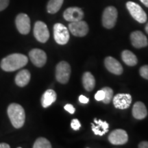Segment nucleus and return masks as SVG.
Masks as SVG:
<instances>
[{
    "label": "nucleus",
    "mask_w": 148,
    "mask_h": 148,
    "mask_svg": "<svg viewBox=\"0 0 148 148\" xmlns=\"http://www.w3.org/2000/svg\"><path fill=\"white\" fill-rule=\"evenodd\" d=\"M140 1L148 8V0H140Z\"/></svg>",
    "instance_id": "obj_33"
},
{
    "label": "nucleus",
    "mask_w": 148,
    "mask_h": 148,
    "mask_svg": "<svg viewBox=\"0 0 148 148\" xmlns=\"http://www.w3.org/2000/svg\"><path fill=\"white\" fill-rule=\"evenodd\" d=\"M147 110L145 105L141 101H137L132 108V115L136 119H143L147 116Z\"/></svg>",
    "instance_id": "obj_17"
},
{
    "label": "nucleus",
    "mask_w": 148,
    "mask_h": 148,
    "mask_svg": "<svg viewBox=\"0 0 148 148\" xmlns=\"http://www.w3.org/2000/svg\"><path fill=\"white\" fill-rule=\"evenodd\" d=\"M132 45L136 48L145 47L148 45L147 37L140 31H134L130 35Z\"/></svg>",
    "instance_id": "obj_15"
},
{
    "label": "nucleus",
    "mask_w": 148,
    "mask_h": 148,
    "mask_svg": "<svg viewBox=\"0 0 148 148\" xmlns=\"http://www.w3.org/2000/svg\"><path fill=\"white\" fill-rule=\"evenodd\" d=\"M10 0H0V11L5 10L8 7Z\"/></svg>",
    "instance_id": "obj_28"
},
{
    "label": "nucleus",
    "mask_w": 148,
    "mask_h": 148,
    "mask_svg": "<svg viewBox=\"0 0 148 148\" xmlns=\"http://www.w3.org/2000/svg\"><path fill=\"white\" fill-rule=\"evenodd\" d=\"M108 140L112 145H123L127 142L128 136L125 130L121 129H116L112 131L108 136Z\"/></svg>",
    "instance_id": "obj_11"
},
{
    "label": "nucleus",
    "mask_w": 148,
    "mask_h": 148,
    "mask_svg": "<svg viewBox=\"0 0 148 148\" xmlns=\"http://www.w3.org/2000/svg\"><path fill=\"white\" fill-rule=\"evenodd\" d=\"M56 93L52 89H48L41 97V104L43 108H47L56 100Z\"/></svg>",
    "instance_id": "obj_19"
},
{
    "label": "nucleus",
    "mask_w": 148,
    "mask_h": 148,
    "mask_svg": "<svg viewBox=\"0 0 148 148\" xmlns=\"http://www.w3.org/2000/svg\"><path fill=\"white\" fill-rule=\"evenodd\" d=\"M28 62L26 56L21 53H12L3 58L1 61L0 66L5 71H14L23 67Z\"/></svg>",
    "instance_id": "obj_1"
},
{
    "label": "nucleus",
    "mask_w": 148,
    "mask_h": 148,
    "mask_svg": "<svg viewBox=\"0 0 148 148\" xmlns=\"http://www.w3.org/2000/svg\"><path fill=\"white\" fill-rule=\"evenodd\" d=\"M64 108L65 109V110L67 111V112H69L70 114H73L75 111V108H74L73 105L71 104H66Z\"/></svg>",
    "instance_id": "obj_29"
},
{
    "label": "nucleus",
    "mask_w": 148,
    "mask_h": 148,
    "mask_svg": "<svg viewBox=\"0 0 148 148\" xmlns=\"http://www.w3.org/2000/svg\"><path fill=\"white\" fill-rule=\"evenodd\" d=\"M71 66L68 62L61 61L56 68V78L61 84H66L69 82L71 75Z\"/></svg>",
    "instance_id": "obj_3"
},
{
    "label": "nucleus",
    "mask_w": 148,
    "mask_h": 148,
    "mask_svg": "<svg viewBox=\"0 0 148 148\" xmlns=\"http://www.w3.org/2000/svg\"><path fill=\"white\" fill-rule=\"evenodd\" d=\"M139 73L140 76L143 78L148 79V65H144L140 68Z\"/></svg>",
    "instance_id": "obj_25"
},
{
    "label": "nucleus",
    "mask_w": 148,
    "mask_h": 148,
    "mask_svg": "<svg viewBox=\"0 0 148 148\" xmlns=\"http://www.w3.org/2000/svg\"><path fill=\"white\" fill-rule=\"evenodd\" d=\"M8 115L11 123L15 128H21L23 126L25 121V110L21 105L12 103L8 107Z\"/></svg>",
    "instance_id": "obj_2"
},
{
    "label": "nucleus",
    "mask_w": 148,
    "mask_h": 148,
    "mask_svg": "<svg viewBox=\"0 0 148 148\" xmlns=\"http://www.w3.org/2000/svg\"><path fill=\"white\" fill-rule=\"evenodd\" d=\"M102 90L104 91V99H103V102L104 103H109L111 101L113 97V90L110 87H103Z\"/></svg>",
    "instance_id": "obj_24"
},
{
    "label": "nucleus",
    "mask_w": 148,
    "mask_h": 148,
    "mask_svg": "<svg viewBox=\"0 0 148 148\" xmlns=\"http://www.w3.org/2000/svg\"><path fill=\"white\" fill-rule=\"evenodd\" d=\"M69 29L75 36L82 37L86 36L88 32V26L86 22L84 21L71 22L69 24Z\"/></svg>",
    "instance_id": "obj_8"
},
{
    "label": "nucleus",
    "mask_w": 148,
    "mask_h": 148,
    "mask_svg": "<svg viewBox=\"0 0 148 148\" xmlns=\"http://www.w3.org/2000/svg\"><path fill=\"white\" fill-rule=\"evenodd\" d=\"M29 57L32 62L37 67H42L47 62V55L40 49H33L29 51Z\"/></svg>",
    "instance_id": "obj_10"
},
{
    "label": "nucleus",
    "mask_w": 148,
    "mask_h": 148,
    "mask_svg": "<svg viewBox=\"0 0 148 148\" xmlns=\"http://www.w3.org/2000/svg\"><path fill=\"white\" fill-rule=\"evenodd\" d=\"M71 126L72 128H73L74 130H78L79 127H81V123L79 121L78 119H74L71 121Z\"/></svg>",
    "instance_id": "obj_26"
},
{
    "label": "nucleus",
    "mask_w": 148,
    "mask_h": 148,
    "mask_svg": "<svg viewBox=\"0 0 148 148\" xmlns=\"http://www.w3.org/2000/svg\"><path fill=\"white\" fill-rule=\"evenodd\" d=\"M0 148H10V145L5 143H0Z\"/></svg>",
    "instance_id": "obj_32"
},
{
    "label": "nucleus",
    "mask_w": 148,
    "mask_h": 148,
    "mask_svg": "<svg viewBox=\"0 0 148 148\" xmlns=\"http://www.w3.org/2000/svg\"><path fill=\"white\" fill-rule=\"evenodd\" d=\"M117 10L114 6H108L103 10L102 14V24L107 29L112 28L116 22Z\"/></svg>",
    "instance_id": "obj_6"
},
{
    "label": "nucleus",
    "mask_w": 148,
    "mask_h": 148,
    "mask_svg": "<svg viewBox=\"0 0 148 148\" xmlns=\"http://www.w3.org/2000/svg\"><path fill=\"white\" fill-rule=\"evenodd\" d=\"M104 91L102 89L99 90L96 92L95 95V99L97 101H103V99H104Z\"/></svg>",
    "instance_id": "obj_27"
},
{
    "label": "nucleus",
    "mask_w": 148,
    "mask_h": 148,
    "mask_svg": "<svg viewBox=\"0 0 148 148\" xmlns=\"http://www.w3.org/2000/svg\"><path fill=\"white\" fill-rule=\"evenodd\" d=\"M132 103V97L130 94L119 93L114 96L113 103L115 108L119 109H126L129 108Z\"/></svg>",
    "instance_id": "obj_13"
},
{
    "label": "nucleus",
    "mask_w": 148,
    "mask_h": 148,
    "mask_svg": "<svg viewBox=\"0 0 148 148\" xmlns=\"http://www.w3.org/2000/svg\"><path fill=\"white\" fill-rule=\"evenodd\" d=\"M105 66L108 71L115 75H121L123 73V67L121 63L113 57H106L104 60Z\"/></svg>",
    "instance_id": "obj_14"
},
{
    "label": "nucleus",
    "mask_w": 148,
    "mask_h": 148,
    "mask_svg": "<svg viewBox=\"0 0 148 148\" xmlns=\"http://www.w3.org/2000/svg\"><path fill=\"white\" fill-rule=\"evenodd\" d=\"M138 147L140 148H148V142L142 141L138 144Z\"/></svg>",
    "instance_id": "obj_31"
},
{
    "label": "nucleus",
    "mask_w": 148,
    "mask_h": 148,
    "mask_svg": "<svg viewBox=\"0 0 148 148\" xmlns=\"http://www.w3.org/2000/svg\"><path fill=\"white\" fill-rule=\"evenodd\" d=\"M63 17L66 21L69 22L78 21L84 17V12L78 7H70L64 10Z\"/></svg>",
    "instance_id": "obj_12"
},
{
    "label": "nucleus",
    "mask_w": 148,
    "mask_h": 148,
    "mask_svg": "<svg viewBox=\"0 0 148 148\" xmlns=\"http://www.w3.org/2000/svg\"><path fill=\"white\" fill-rule=\"evenodd\" d=\"M64 0H49L47 5V12L50 14L56 13L60 10Z\"/></svg>",
    "instance_id": "obj_22"
},
{
    "label": "nucleus",
    "mask_w": 148,
    "mask_h": 148,
    "mask_svg": "<svg viewBox=\"0 0 148 148\" xmlns=\"http://www.w3.org/2000/svg\"><path fill=\"white\" fill-rule=\"evenodd\" d=\"M34 35L40 42H46L49 38V32L47 25L42 21H36L34 27Z\"/></svg>",
    "instance_id": "obj_7"
},
{
    "label": "nucleus",
    "mask_w": 148,
    "mask_h": 148,
    "mask_svg": "<svg viewBox=\"0 0 148 148\" xmlns=\"http://www.w3.org/2000/svg\"><path fill=\"white\" fill-rule=\"evenodd\" d=\"M79 102L82 103H87L88 101H89V99H88V98L86 97V96L81 95L79 97Z\"/></svg>",
    "instance_id": "obj_30"
},
{
    "label": "nucleus",
    "mask_w": 148,
    "mask_h": 148,
    "mask_svg": "<svg viewBox=\"0 0 148 148\" xmlns=\"http://www.w3.org/2000/svg\"><path fill=\"white\" fill-rule=\"evenodd\" d=\"M145 29L146 32H147V34H148V23H147V25H145Z\"/></svg>",
    "instance_id": "obj_34"
},
{
    "label": "nucleus",
    "mask_w": 148,
    "mask_h": 148,
    "mask_svg": "<svg viewBox=\"0 0 148 148\" xmlns=\"http://www.w3.org/2000/svg\"><path fill=\"white\" fill-rule=\"evenodd\" d=\"M126 7L131 16L140 23H144L147 21V14L143 8L136 3L133 1H127Z\"/></svg>",
    "instance_id": "obj_5"
},
{
    "label": "nucleus",
    "mask_w": 148,
    "mask_h": 148,
    "mask_svg": "<svg viewBox=\"0 0 148 148\" xmlns=\"http://www.w3.org/2000/svg\"><path fill=\"white\" fill-rule=\"evenodd\" d=\"M15 23L16 28L21 34H27L30 31V19L26 14H18L16 17Z\"/></svg>",
    "instance_id": "obj_9"
},
{
    "label": "nucleus",
    "mask_w": 148,
    "mask_h": 148,
    "mask_svg": "<svg viewBox=\"0 0 148 148\" xmlns=\"http://www.w3.org/2000/svg\"><path fill=\"white\" fill-rule=\"evenodd\" d=\"M82 84L85 89L88 91L93 90L95 86V79L90 72H85L82 76Z\"/></svg>",
    "instance_id": "obj_20"
},
{
    "label": "nucleus",
    "mask_w": 148,
    "mask_h": 148,
    "mask_svg": "<svg viewBox=\"0 0 148 148\" xmlns=\"http://www.w3.org/2000/svg\"><path fill=\"white\" fill-rule=\"evenodd\" d=\"M31 75L28 70L23 69L16 74L15 77V83L20 87H23L28 84L30 80Z\"/></svg>",
    "instance_id": "obj_18"
},
{
    "label": "nucleus",
    "mask_w": 148,
    "mask_h": 148,
    "mask_svg": "<svg viewBox=\"0 0 148 148\" xmlns=\"http://www.w3.org/2000/svg\"><path fill=\"white\" fill-rule=\"evenodd\" d=\"M95 123H91V129L95 135L103 136L108 132L109 125L106 121H103L101 119H94Z\"/></svg>",
    "instance_id": "obj_16"
},
{
    "label": "nucleus",
    "mask_w": 148,
    "mask_h": 148,
    "mask_svg": "<svg viewBox=\"0 0 148 148\" xmlns=\"http://www.w3.org/2000/svg\"><path fill=\"white\" fill-rule=\"evenodd\" d=\"M121 58L123 62L127 65L133 66L137 64L138 60L136 56L132 51L129 50H124L121 53Z\"/></svg>",
    "instance_id": "obj_21"
},
{
    "label": "nucleus",
    "mask_w": 148,
    "mask_h": 148,
    "mask_svg": "<svg viewBox=\"0 0 148 148\" xmlns=\"http://www.w3.org/2000/svg\"><path fill=\"white\" fill-rule=\"evenodd\" d=\"M34 148H51V145L50 142L48 140L47 138L43 137L38 138L34 142Z\"/></svg>",
    "instance_id": "obj_23"
},
{
    "label": "nucleus",
    "mask_w": 148,
    "mask_h": 148,
    "mask_svg": "<svg viewBox=\"0 0 148 148\" xmlns=\"http://www.w3.org/2000/svg\"><path fill=\"white\" fill-rule=\"evenodd\" d=\"M53 37L59 45H65L69 40V30L63 24L56 23L53 25Z\"/></svg>",
    "instance_id": "obj_4"
}]
</instances>
